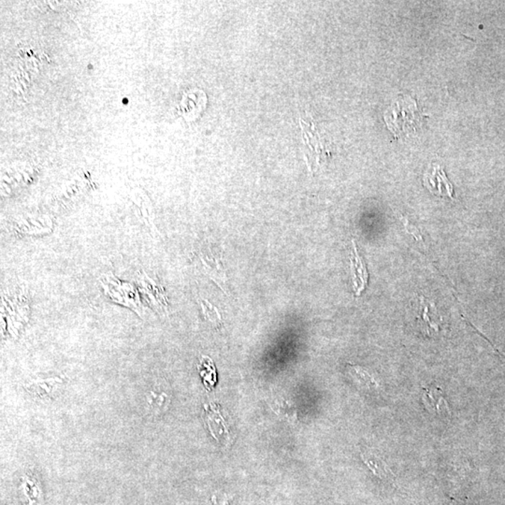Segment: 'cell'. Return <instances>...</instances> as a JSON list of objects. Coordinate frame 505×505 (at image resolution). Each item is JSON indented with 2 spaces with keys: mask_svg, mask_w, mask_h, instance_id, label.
Listing matches in <instances>:
<instances>
[{
  "mask_svg": "<svg viewBox=\"0 0 505 505\" xmlns=\"http://www.w3.org/2000/svg\"><path fill=\"white\" fill-rule=\"evenodd\" d=\"M385 121L396 138L420 128L423 115L413 97L400 94L385 112Z\"/></svg>",
  "mask_w": 505,
  "mask_h": 505,
  "instance_id": "cell-1",
  "label": "cell"
},
{
  "mask_svg": "<svg viewBox=\"0 0 505 505\" xmlns=\"http://www.w3.org/2000/svg\"><path fill=\"white\" fill-rule=\"evenodd\" d=\"M100 285L109 299L114 303L128 307L137 313L140 317H143L144 310L139 296V289L133 283L122 282L110 273L102 277Z\"/></svg>",
  "mask_w": 505,
  "mask_h": 505,
  "instance_id": "cell-2",
  "label": "cell"
},
{
  "mask_svg": "<svg viewBox=\"0 0 505 505\" xmlns=\"http://www.w3.org/2000/svg\"><path fill=\"white\" fill-rule=\"evenodd\" d=\"M138 285L147 303L159 315L167 314L168 301L163 288L144 273L138 274Z\"/></svg>",
  "mask_w": 505,
  "mask_h": 505,
  "instance_id": "cell-3",
  "label": "cell"
},
{
  "mask_svg": "<svg viewBox=\"0 0 505 505\" xmlns=\"http://www.w3.org/2000/svg\"><path fill=\"white\" fill-rule=\"evenodd\" d=\"M424 184L431 193L453 199V185L449 182L441 167L434 165L431 170L425 174Z\"/></svg>",
  "mask_w": 505,
  "mask_h": 505,
  "instance_id": "cell-4",
  "label": "cell"
},
{
  "mask_svg": "<svg viewBox=\"0 0 505 505\" xmlns=\"http://www.w3.org/2000/svg\"><path fill=\"white\" fill-rule=\"evenodd\" d=\"M354 252L350 259L351 273H352L353 288L356 296H359L367 286L369 274L365 263L359 256L355 241H352Z\"/></svg>",
  "mask_w": 505,
  "mask_h": 505,
  "instance_id": "cell-5",
  "label": "cell"
},
{
  "mask_svg": "<svg viewBox=\"0 0 505 505\" xmlns=\"http://www.w3.org/2000/svg\"><path fill=\"white\" fill-rule=\"evenodd\" d=\"M215 406H205V420L208 424L209 430L212 436L222 444H227L229 440V428L220 415L219 411L215 409Z\"/></svg>",
  "mask_w": 505,
  "mask_h": 505,
  "instance_id": "cell-6",
  "label": "cell"
},
{
  "mask_svg": "<svg viewBox=\"0 0 505 505\" xmlns=\"http://www.w3.org/2000/svg\"><path fill=\"white\" fill-rule=\"evenodd\" d=\"M420 306L419 324H420L421 330L428 335H433L434 333H438L442 319L440 317L435 305L433 303L425 301L423 298H421Z\"/></svg>",
  "mask_w": 505,
  "mask_h": 505,
  "instance_id": "cell-7",
  "label": "cell"
},
{
  "mask_svg": "<svg viewBox=\"0 0 505 505\" xmlns=\"http://www.w3.org/2000/svg\"><path fill=\"white\" fill-rule=\"evenodd\" d=\"M62 381L63 380L58 377L34 380L26 385V389L38 397H43V396L49 395L58 384L62 383Z\"/></svg>",
  "mask_w": 505,
  "mask_h": 505,
  "instance_id": "cell-8",
  "label": "cell"
},
{
  "mask_svg": "<svg viewBox=\"0 0 505 505\" xmlns=\"http://www.w3.org/2000/svg\"><path fill=\"white\" fill-rule=\"evenodd\" d=\"M362 459L365 465L371 469L375 475L381 478H388L391 474V469L384 462L382 457H378L373 452H366L362 454Z\"/></svg>",
  "mask_w": 505,
  "mask_h": 505,
  "instance_id": "cell-9",
  "label": "cell"
},
{
  "mask_svg": "<svg viewBox=\"0 0 505 505\" xmlns=\"http://www.w3.org/2000/svg\"><path fill=\"white\" fill-rule=\"evenodd\" d=\"M273 409V412L283 420L288 422V423H295L297 421V408L290 401L279 398V400L274 401Z\"/></svg>",
  "mask_w": 505,
  "mask_h": 505,
  "instance_id": "cell-10",
  "label": "cell"
},
{
  "mask_svg": "<svg viewBox=\"0 0 505 505\" xmlns=\"http://www.w3.org/2000/svg\"><path fill=\"white\" fill-rule=\"evenodd\" d=\"M203 268H205L206 273L208 274L220 288H224L226 285V276H224L223 266L217 259H211L208 256H203L202 259Z\"/></svg>",
  "mask_w": 505,
  "mask_h": 505,
  "instance_id": "cell-11",
  "label": "cell"
},
{
  "mask_svg": "<svg viewBox=\"0 0 505 505\" xmlns=\"http://www.w3.org/2000/svg\"><path fill=\"white\" fill-rule=\"evenodd\" d=\"M349 374L353 380L360 386L366 389H376L378 385L375 382L373 375L368 373L364 369L359 366H350Z\"/></svg>",
  "mask_w": 505,
  "mask_h": 505,
  "instance_id": "cell-12",
  "label": "cell"
},
{
  "mask_svg": "<svg viewBox=\"0 0 505 505\" xmlns=\"http://www.w3.org/2000/svg\"><path fill=\"white\" fill-rule=\"evenodd\" d=\"M437 389H433L430 391H428L426 394H425V404H426L427 408L431 410L434 413H439L442 416L449 415V409L447 406V401L444 400V398L441 395L439 396L438 400H436Z\"/></svg>",
  "mask_w": 505,
  "mask_h": 505,
  "instance_id": "cell-13",
  "label": "cell"
},
{
  "mask_svg": "<svg viewBox=\"0 0 505 505\" xmlns=\"http://www.w3.org/2000/svg\"><path fill=\"white\" fill-rule=\"evenodd\" d=\"M199 370L207 386H211L215 383V368L214 363L208 357H202L200 359Z\"/></svg>",
  "mask_w": 505,
  "mask_h": 505,
  "instance_id": "cell-14",
  "label": "cell"
},
{
  "mask_svg": "<svg viewBox=\"0 0 505 505\" xmlns=\"http://www.w3.org/2000/svg\"><path fill=\"white\" fill-rule=\"evenodd\" d=\"M202 308L203 315H205L207 320L214 326H220L222 323V317H221L219 311L217 307L210 303L208 300L202 301Z\"/></svg>",
  "mask_w": 505,
  "mask_h": 505,
  "instance_id": "cell-15",
  "label": "cell"
},
{
  "mask_svg": "<svg viewBox=\"0 0 505 505\" xmlns=\"http://www.w3.org/2000/svg\"><path fill=\"white\" fill-rule=\"evenodd\" d=\"M233 500L232 496L229 494H215L212 495L208 505H230Z\"/></svg>",
  "mask_w": 505,
  "mask_h": 505,
  "instance_id": "cell-16",
  "label": "cell"
}]
</instances>
